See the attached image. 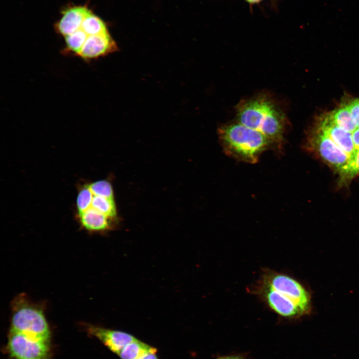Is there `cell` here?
Instances as JSON below:
<instances>
[{
    "instance_id": "19",
    "label": "cell",
    "mask_w": 359,
    "mask_h": 359,
    "mask_svg": "<svg viewBox=\"0 0 359 359\" xmlns=\"http://www.w3.org/2000/svg\"><path fill=\"white\" fill-rule=\"evenodd\" d=\"M247 1L248 3L250 4H255L261 1L262 0H245Z\"/></svg>"
},
{
    "instance_id": "16",
    "label": "cell",
    "mask_w": 359,
    "mask_h": 359,
    "mask_svg": "<svg viewBox=\"0 0 359 359\" xmlns=\"http://www.w3.org/2000/svg\"><path fill=\"white\" fill-rule=\"evenodd\" d=\"M352 137L356 151L359 149V127H358L353 133Z\"/></svg>"
},
{
    "instance_id": "6",
    "label": "cell",
    "mask_w": 359,
    "mask_h": 359,
    "mask_svg": "<svg viewBox=\"0 0 359 359\" xmlns=\"http://www.w3.org/2000/svg\"><path fill=\"white\" fill-rule=\"evenodd\" d=\"M309 144L325 162L338 171L340 176L346 172L350 164L349 156L318 128L311 135Z\"/></svg>"
},
{
    "instance_id": "8",
    "label": "cell",
    "mask_w": 359,
    "mask_h": 359,
    "mask_svg": "<svg viewBox=\"0 0 359 359\" xmlns=\"http://www.w3.org/2000/svg\"><path fill=\"white\" fill-rule=\"evenodd\" d=\"M331 139L342 150L348 155L350 162L356 153L352 133L347 131L335 124L327 114L321 117L317 127Z\"/></svg>"
},
{
    "instance_id": "4",
    "label": "cell",
    "mask_w": 359,
    "mask_h": 359,
    "mask_svg": "<svg viewBox=\"0 0 359 359\" xmlns=\"http://www.w3.org/2000/svg\"><path fill=\"white\" fill-rule=\"evenodd\" d=\"M259 281L275 290L280 295L295 302L304 315L310 308V299L308 292L297 280L286 274L266 269Z\"/></svg>"
},
{
    "instance_id": "11",
    "label": "cell",
    "mask_w": 359,
    "mask_h": 359,
    "mask_svg": "<svg viewBox=\"0 0 359 359\" xmlns=\"http://www.w3.org/2000/svg\"><path fill=\"white\" fill-rule=\"evenodd\" d=\"M328 114L335 124L347 131L353 133L358 128L345 103Z\"/></svg>"
},
{
    "instance_id": "12",
    "label": "cell",
    "mask_w": 359,
    "mask_h": 359,
    "mask_svg": "<svg viewBox=\"0 0 359 359\" xmlns=\"http://www.w3.org/2000/svg\"><path fill=\"white\" fill-rule=\"evenodd\" d=\"M156 350L138 339L125 346L118 353L121 359H138L144 355Z\"/></svg>"
},
{
    "instance_id": "15",
    "label": "cell",
    "mask_w": 359,
    "mask_h": 359,
    "mask_svg": "<svg viewBox=\"0 0 359 359\" xmlns=\"http://www.w3.org/2000/svg\"><path fill=\"white\" fill-rule=\"evenodd\" d=\"M351 116L358 127H359V98L349 100L345 103Z\"/></svg>"
},
{
    "instance_id": "7",
    "label": "cell",
    "mask_w": 359,
    "mask_h": 359,
    "mask_svg": "<svg viewBox=\"0 0 359 359\" xmlns=\"http://www.w3.org/2000/svg\"><path fill=\"white\" fill-rule=\"evenodd\" d=\"M76 213L92 210L113 219L117 215L114 199L94 194L88 183L84 184L79 188L76 198Z\"/></svg>"
},
{
    "instance_id": "13",
    "label": "cell",
    "mask_w": 359,
    "mask_h": 359,
    "mask_svg": "<svg viewBox=\"0 0 359 359\" xmlns=\"http://www.w3.org/2000/svg\"><path fill=\"white\" fill-rule=\"evenodd\" d=\"M91 191L95 194L114 198L111 184L107 180H100L88 183Z\"/></svg>"
},
{
    "instance_id": "14",
    "label": "cell",
    "mask_w": 359,
    "mask_h": 359,
    "mask_svg": "<svg viewBox=\"0 0 359 359\" xmlns=\"http://www.w3.org/2000/svg\"><path fill=\"white\" fill-rule=\"evenodd\" d=\"M359 175V149L356 151L353 160L350 162L346 172L341 176L342 181H347Z\"/></svg>"
},
{
    "instance_id": "17",
    "label": "cell",
    "mask_w": 359,
    "mask_h": 359,
    "mask_svg": "<svg viewBox=\"0 0 359 359\" xmlns=\"http://www.w3.org/2000/svg\"><path fill=\"white\" fill-rule=\"evenodd\" d=\"M156 352L157 350L150 352L144 355L138 359H158L156 354Z\"/></svg>"
},
{
    "instance_id": "9",
    "label": "cell",
    "mask_w": 359,
    "mask_h": 359,
    "mask_svg": "<svg viewBox=\"0 0 359 359\" xmlns=\"http://www.w3.org/2000/svg\"><path fill=\"white\" fill-rule=\"evenodd\" d=\"M88 331L117 355L125 346L137 340L132 335L125 332L94 326H89Z\"/></svg>"
},
{
    "instance_id": "18",
    "label": "cell",
    "mask_w": 359,
    "mask_h": 359,
    "mask_svg": "<svg viewBox=\"0 0 359 359\" xmlns=\"http://www.w3.org/2000/svg\"><path fill=\"white\" fill-rule=\"evenodd\" d=\"M215 359H246V358L243 355L238 354L221 356Z\"/></svg>"
},
{
    "instance_id": "10",
    "label": "cell",
    "mask_w": 359,
    "mask_h": 359,
    "mask_svg": "<svg viewBox=\"0 0 359 359\" xmlns=\"http://www.w3.org/2000/svg\"><path fill=\"white\" fill-rule=\"evenodd\" d=\"M76 217L81 225L89 231H105L112 227L113 218L96 211L87 210L76 213Z\"/></svg>"
},
{
    "instance_id": "1",
    "label": "cell",
    "mask_w": 359,
    "mask_h": 359,
    "mask_svg": "<svg viewBox=\"0 0 359 359\" xmlns=\"http://www.w3.org/2000/svg\"><path fill=\"white\" fill-rule=\"evenodd\" d=\"M238 122L264 135L272 146L282 148L285 117L274 101L262 95L245 100L236 107Z\"/></svg>"
},
{
    "instance_id": "5",
    "label": "cell",
    "mask_w": 359,
    "mask_h": 359,
    "mask_svg": "<svg viewBox=\"0 0 359 359\" xmlns=\"http://www.w3.org/2000/svg\"><path fill=\"white\" fill-rule=\"evenodd\" d=\"M7 348L12 359H48L50 355L49 341L11 330Z\"/></svg>"
},
{
    "instance_id": "2",
    "label": "cell",
    "mask_w": 359,
    "mask_h": 359,
    "mask_svg": "<svg viewBox=\"0 0 359 359\" xmlns=\"http://www.w3.org/2000/svg\"><path fill=\"white\" fill-rule=\"evenodd\" d=\"M218 133L227 155L250 164L256 163L260 155L272 145L262 133L239 122L221 126Z\"/></svg>"
},
{
    "instance_id": "3",
    "label": "cell",
    "mask_w": 359,
    "mask_h": 359,
    "mask_svg": "<svg viewBox=\"0 0 359 359\" xmlns=\"http://www.w3.org/2000/svg\"><path fill=\"white\" fill-rule=\"evenodd\" d=\"M10 330L43 340H50V333L43 310L32 303L24 294L12 302Z\"/></svg>"
}]
</instances>
